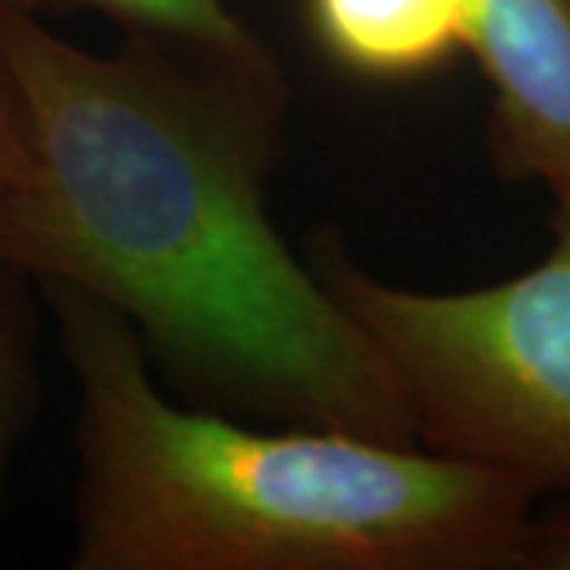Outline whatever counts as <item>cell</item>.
<instances>
[{"instance_id": "1", "label": "cell", "mask_w": 570, "mask_h": 570, "mask_svg": "<svg viewBox=\"0 0 570 570\" xmlns=\"http://www.w3.org/2000/svg\"><path fill=\"white\" fill-rule=\"evenodd\" d=\"M26 159L0 261L111 305L204 409L419 444L387 358L279 238L276 58L130 32L96 55L0 0Z\"/></svg>"}, {"instance_id": "2", "label": "cell", "mask_w": 570, "mask_h": 570, "mask_svg": "<svg viewBox=\"0 0 570 570\" xmlns=\"http://www.w3.org/2000/svg\"><path fill=\"white\" fill-rule=\"evenodd\" d=\"M77 381V570H527L539 489L333 428L261 431L168 400L140 333L55 279Z\"/></svg>"}, {"instance_id": "3", "label": "cell", "mask_w": 570, "mask_h": 570, "mask_svg": "<svg viewBox=\"0 0 570 570\" xmlns=\"http://www.w3.org/2000/svg\"><path fill=\"white\" fill-rule=\"evenodd\" d=\"M539 264L469 292L381 283L336 232L307 245L333 302L365 330L406 396L419 448L570 485V200Z\"/></svg>"}, {"instance_id": "4", "label": "cell", "mask_w": 570, "mask_h": 570, "mask_svg": "<svg viewBox=\"0 0 570 570\" xmlns=\"http://www.w3.org/2000/svg\"><path fill=\"white\" fill-rule=\"evenodd\" d=\"M491 86L489 149L510 181L570 200V0H463Z\"/></svg>"}, {"instance_id": "5", "label": "cell", "mask_w": 570, "mask_h": 570, "mask_svg": "<svg viewBox=\"0 0 570 570\" xmlns=\"http://www.w3.org/2000/svg\"><path fill=\"white\" fill-rule=\"evenodd\" d=\"M336 61L371 80H409L466 48L463 0H307Z\"/></svg>"}, {"instance_id": "6", "label": "cell", "mask_w": 570, "mask_h": 570, "mask_svg": "<svg viewBox=\"0 0 570 570\" xmlns=\"http://www.w3.org/2000/svg\"><path fill=\"white\" fill-rule=\"evenodd\" d=\"M32 279L0 261V504L10 460L39 406V352Z\"/></svg>"}, {"instance_id": "7", "label": "cell", "mask_w": 570, "mask_h": 570, "mask_svg": "<svg viewBox=\"0 0 570 570\" xmlns=\"http://www.w3.org/2000/svg\"><path fill=\"white\" fill-rule=\"evenodd\" d=\"M29 7L26 0H17ZM121 20L130 32L200 45L223 55H264L266 45L238 20L225 0H73Z\"/></svg>"}, {"instance_id": "8", "label": "cell", "mask_w": 570, "mask_h": 570, "mask_svg": "<svg viewBox=\"0 0 570 570\" xmlns=\"http://www.w3.org/2000/svg\"><path fill=\"white\" fill-rule=\"evenodd\" d=\"M26 159V124L17 82L0 58V206L7 204Z\"/></svg>"}, {"instance_id": "9", "label": "cell", "mask_w": 570, "mask_h": 570, "mask_svg": "<svg viewBox=\"0 0 570 570\" xmlns=\"http://www.w3.org/2000/svg\"><path fill=\"white\" fill-rule=\"evenodd\" d=\"M527 570H570V513L532 520Z\"/></svg>"}]
</instances>
